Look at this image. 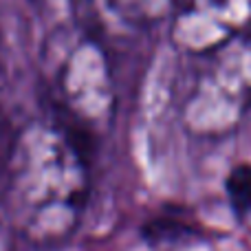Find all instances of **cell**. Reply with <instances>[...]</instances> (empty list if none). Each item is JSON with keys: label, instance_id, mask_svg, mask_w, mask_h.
<instances>
[{"label": "cell", "instance_id": "obj_1", "mask_svg": "<svg viewBox=\"0 0 251 251\" xmlns=\"http://www.w3.org/2000/svg\"><path fill=\"white\" fill-rule=\"evenodd\" d=\"M91 196V172L75 132L33 122L18 132L7 156L2 201L7 223L35 247L75 236Z\"/></svg>", "mask_w": 251, "mask_h": 251}, {"label": "cell", "instance_id": "obj_4", "mask_svg": "<svg viewBox=\"0 0 251 251\" xmlns=\"http://www.w3.org/2000/svg\"><path fill=\"white\" fill-rule=\"evenodd\" d=\"M178 51L203 55L251 31V0H178L170 18Z\"/></svg>", "mask_w": 251, "mask_h": 251}, {"label": "cell", "instance_id": "obj_7", "mask_svg": "<svg viewBox=\"0 0 251 251\" xmlns=\"http://www.w3.org/2000/svg\"><path fill=\"white\" fill-rule=\"evenodd\" d=\"M11 225L7 218H0V251H13V238H11Z\"/></svg>", "mask_w": 251, "mask_h": 251}, {"label": "cell", "instance_id": "obj_5", "mask_svg": "<svg viewBox=\"0 0 251 251\" xmlns=\"http://www.w3.org/2000/svg\"><path fill=\"white\" fill-rule=\"evenodd\" d=\"M110 16L134 29H150L170 22L178 0H104Z\"/></svg>", "mask_w": 251, "mask_h": 251}, {"label": "cell", "instance_id": "obj_2", "mask_svg": "<svg viewBox=\"0 0 251 251\" xmlns=\"http://www.w3.org/2000/svg\"><path fill=\"white\" fill-rule=\"evenodd\" d=\"M40 66L62 119L77 132H101L117 110L113 73L101 44L82 29L60 26L42 44ZM69 126V130H71Z\"/></svg>", "mask_w": 251, "mask_h": 251}, {"label": "cell", "instance_id": "obj_6", "mask_svg": "<svg viewBox=\"0 0 251 251\" xmlns=\"http://www.w3.org/2000/svg\"><path fill=\"white\" fill-rule=\"evenodd\" d=\"M227 199L236 216L247 218L251 216V165L240 163L227 174L225 181Z\"/></svg>", "mask_w": 251, "mask_h": 251}, {"label": "cell", "instance_id": "obj_3", "mask_svg": "<svg viewBox=\"0 0 251 251\" xmlns=\"http://www.w3.org/2000/svg\"><path fill=\"white\" fill-rule=\"evenodd\" d=\"M181 100V124L196 139H223L251 113V33L203 53Z\"/></svg>", "mask_w": 251, "mask_h": 251}]
</instances>
